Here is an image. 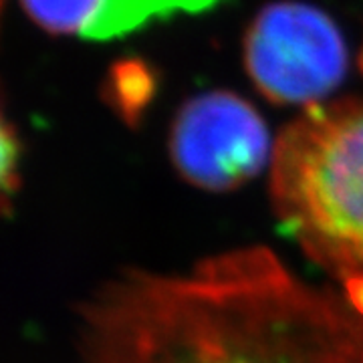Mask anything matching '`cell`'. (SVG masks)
Listing matches in <instances>:
<instances>
[{
  "instance_id": "8",
  "label": "cell",
  "mask_w": 363,
  "mask_h": 363,
  "mask_svg": "<svg viewBox=\"0 0 363 363\" xmlns=\"http://www.w3.org/2000/svg\"><path fill=\"white\" fill-rule=\"evenodd\" d=\"M21 143L0 111V210H9L21 184Z\"/></svg>"
},
{
  "instance_id": "1",
  "label": "cell",
  "mask_w": 363,
  "mask_h": 363,
  "mask_svg": "<svg viewBox=\"0 0 363 363\" xmlns=\"http://www.w3.org/2000/svg\"><path fill=\"white\" fill-rule=\"evenodd\" d=\"M83 363H363V307L264 247L125 271L81 309Z\"/></svg>"
},
{
  "instance_id": "4",
  "label": "cell",
  "mask_w": 363,
  "mask_h": 363,
  "mask_svg": "<svg viewBox=\"0 0 363 363\" xmlns=\"http://www.w3.org/2000/svg\"><path fill=\"white\" fill-rule=\"evenodd\" d=\"M169 156L182 178L228 192L255 178L271 154L267 123L230 91H210L182 105L172 123Z\"/></svg>"
},
{
  "instance_id": "3",
  "label": "cell",
  "mask_w": 363,
  "mask_h": 363,
  "mask_svg": "<svg viewBox=\"0 0 363 363\" xmlns=\"http://www.w3.org/2000/svg\"><path fill=\"white\" fill-rule=\"evenodd\" d=\"M245 65L272 104H323L347 73V45L337 25L305 2H272L250 23Z\"/></svg>"
},
{
  "instance_id": "5",
  "label": "cell",
  "mask_w": 363,
  "mask_h": 363,
  "mask_svg": "<svg viewBox=\"0 0 363 363\" xmlns=\"http://www.w3.org/2000/svg\"><path fill=\"white\" fill-rule=\"evenodd\" d=\"M216 0H101L91 16L83 35L87 39H111L131 33L157 16H168L176 11L200 13Z\"/></svg>"
},
{
  "instance_id": "2",
  "label": "cell",
  "mask_w": 363,
  "mask_h": 363,
  "mask_svg": "<svg viewBox=\"0 0 363 363\" xmlns=\"http://www.w3.org/2000/svg\"><path fill=\"white\" fill-rule=\"evenodd\" d=\"M271 202L283 233L339 285L363 283V99L323 101L272 147Z\"/></svg>"
},
{
  "instance_id": "7",
  "label": "cell",
  "mask_w": 363,
  "mask_h": 363,
  "mask_svg": "<svg viewBox=\"0 0 363 363\" xmlns=\"http://www.w3.org/2000/svg\"><path fill=\"white\" fill-rule=\"evenodd\" d=\"M101 0H23L28 16L52 35L83 33Z\"/></svg>"
},
{
  "instance_id": "6",
  "label": "cell",
  "mask_w": 363,
  "mask_h": 363,
  "mask_svg": "<svg viewBox=\"0 0 363 363\" xmlns=\"http://www.w3.org/2000/svg\"><path fill=\"white\" fill-rule=\"evenodd\" d=\"M105 97L125 121L135 123L154 97V73L138 61H123L105 81Z\"/></svg>"
}]
</instances>
